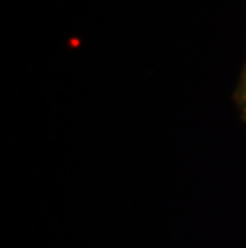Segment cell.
<instances>
[{
  "label": "cell",
  "mask_w": 246,
  "mask_h": 248,
  "mask_svg": "<svg viewBox=\"0 0 246 248\" xmlns=\"http://www.w3.org/2000/svg\"><path fill=\"white\" fill-rule=\"evenodd\" d=\"M235 106H237L240 115H242L243 122L246 124V60H245V64L242 67V72H240V77H238V83H237V88H235Z\"/></svg>",
  "instance_id": "obj_1"
}]
</instances>
